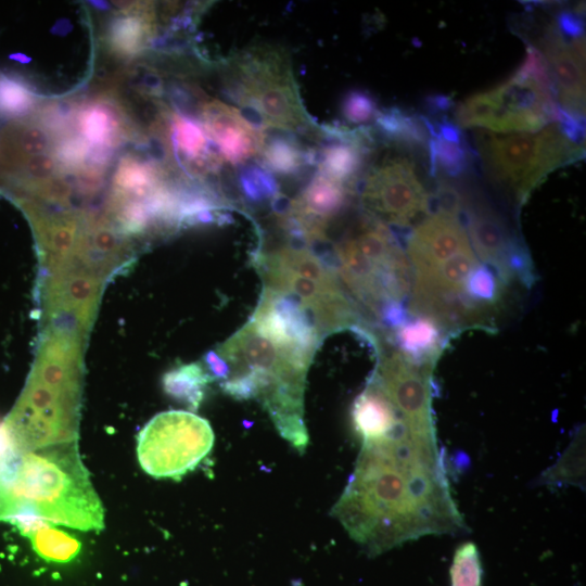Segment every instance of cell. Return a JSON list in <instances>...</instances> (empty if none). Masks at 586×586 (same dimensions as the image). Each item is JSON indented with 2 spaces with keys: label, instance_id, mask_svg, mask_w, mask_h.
Instances as JSON below:
<instances>
[{
  "label": "cell",
  "instance_id": "obj_31",
  "mask_svg": "<svg viewBox=\"0 0 586 586\" xmlns=\"http://www.w3.org/2000/svg\"><path fill=\"white\" fill-rule=\"evenodd\" d=\"M204 362L208 369V373L214 380L225 381L230 374V368L228 364L217 354V352L209 351L204 356Z\"/></svg>",
  "mask_w": 586,
  "mask_h": 586
},
{
  "label": "cell",
  "instance_id": "obj_20",
  "mask_svg": "<svg viewBox=\"0 0 586 586\" xmlns=\"http://www.w3.org/2000/svg\"><path fill=\"white\" fill-rule=\"evenodd\" d=\"M502 285L494 270L482 263L471 270L463 296L472 324H483L484 311L496 307L501 300Z\"/></svg>",
  "mask_w": 586,
  "mask_h": 586
},
{
  "label": "cell",
  "instance_id": "obj_11",
  "mask_svg": "<svg viewBox=\"0 0 586 586\" xmlns=\"http://www.w3.org/2000/svg\"><path fill=\"white\" fill-rule=\"evenodd\" d=\"M101 276L82 268L50 273L46 288L47 330L85 337L101 294Z\"/></svg>",
  "mask_w": 586,
  "mask_h": 586
},
{
  "label": "cell",
  "instance_id": "obj_17",
  "mask_svg": "<svg viewBox=\"0 0 586 586\" xmlns=\"http://www.w3.org/2000/svg\"><path fill=\"white\" fill-rule=\"evenodd\" d=\"M127 246L120 234L105 220L90 221L79 232L74 260L101 277L109 275L126 258Z\"/></svg>",
  "mask_w": 586,
  "mask_h": 586
},
{
  "label": "cell",
  "instance_id": "obj_5",
  "mask_svg": "<svg viewBox=\"0 0 586 586\" xmlns=\"http://www.w3.org/2000/svg\"><path fill=\"white\" fill-rule=\"evenodd\" d=\"M476 148L488 177L519 206L551 171L584 155V148L568 139L557 123L536 133L480 131Z\"/></svg>",
  "mask_w": 586,
  "mask_h": 586
},
{
  "label": "cell",
  "instance_id": "obj_22",
  "mask_svg": "<svg viewBox=\"0 0 586 586\" xmlns=\"http://www.w3.org/2000/svg\"><path fill=\"white\" fill-rule=\"evenodd\" d=\"M430 131L428 155L430 173L432 176L442 169L448 176L457 177L468 170L471 162V152L461 133L444 136Z\"/></svg>",
  "mask_w": 586,
  "mask_h": 586
},
{
  "label": "cell",
  "instance_id": "obj_8",
  "mask_svg": "<svg viewBox=\"0 0 586 586\" xmlns=\"http://www.w3.org/2000/svg\"><path fill=\"white\" fill-rule=\"evenodd\" d=\"M240 102L269 127L296 130L307 125L290 62L277 49H258L237 62Z\"/></svg>",
  "mask_w": 586,
  "mask_h": 586
},
{
  "label": "cell",
  "instance_id": "obj_7",
  "mask_svg": "<svg viewBox=\"0 0 586 586\" xmlns=\"http://www.w3.org/2000/svg\"><path fill=\"white\" fill-rule=\"evenodd\" d=\"M215 435L209 422L184 410L155 415L137 436L141 469L155 479L180 480L211 453Z\"/></svg>",
  "mask_w": 586,
  "mask_h": 586
},
{
  "label": "cell",
  "instance_id": "obj_26",
  "mask_svg": "<svg viewBox=\"0 0 586 586\" xmlns=\"http://www.w3.org/2000/svg\"><path fill=\"white\" fill-rule=\"evenodd\" d=\"M240 183L245 198L254 203L269 198L276 200L279 194L275 179L266 170L255 166L241 174Z\"/></svg>",
  "mask_w": 586,
  "mask_h": 586
},
{
  "label": "cell",
  "instance_id": "obj_21",
  "mask_svg": "<svg viewBox=\"0 0 586 586\" xmlns=\"http://www.w3.org/2000/svg\"><path fill=\"white\" fill-rule=\"evenodd\" d=\"M375 123L390 141L408 148L428 150L430 131L425 118L397 107L378 111Z\"/></svg>",
  "mask_w": 586,
  "mask_h": 586
},
{
  "label": "cell",
  "instance_id": "obj_28",
  "mask_svg": "<svg viewBox=\"0 0 586 586\" xmlns=\"http://www.w3.org/2000/svg\"><path fill=\"white\" fill-rule=\"evenodd\" d=\"M28 103L27 90L22 85L3 78L0 80V111L21 112Z\"/></svg>",
  "mask_w": 586,
  "mask_h": 586
},
{
  "label": "cell",
  "instance_id": "obj_24",
  "mask_svg": "<svg viewBox=\"0 0 586 586\" xmlns=\"http://www.w3.org/2000/svg\"><path fill=\"white\" fill-rule=\"evenodd\" d=\"M268 169L279 174H293L305 161L302 149L292 139L281 136L265 139L259 154Z\"/></svg>",
  "mask_w": 586,
  "mask_h": 586
},
{
  "label": "cell",
  "instance_id": "obj_9",
  "mask_svg": "<svg viewBox=\"0 0 586 586\" xmlns=\"http://www.w3.org/2000/svg\"><path fill=\"white\" fill-rule=\"evenodd\" d=\"M361 202L373 216L397 228H408L429 213L431 196L413 160L392 153L367 173Z\"/></svg>",
  "mask_w": 586,
  "mask_h": 586
},
{
  "label": "cell",
  "instance_id": "obj_12",
  "mask_svg": "<svg viewBox=\"0 0 586 586\" xmlns=\"http://www.w3.org/2000/svg\"><path fill=\"white\" fill-rule=\"evenodd\" d=\"M544 56L552 78L560 109L571 116L585 115V39L566 38L550 26L542 40Z\"/></svg>",
  "mask_w": 586,
  "mask_h": 586
},
{
  "label": "cell",
  "instance_id": "obj_6",
  "mask_svg": "<svg viewBox=\"0 0 586 586\" xmlns=\"http://www.w3.org/2000/svg\"><path fill=\"white\" fill-rule=\"evenodd\" d=\"M82 385L29 375L5 428L18 454L76 443Z\"/></svg>",
  "mask_w": 586,
  "mask_h": 586
},
{
  "label": "cell",
  "instance_id": "obj_27",
  "mask_svg": "<svg viewBox=\"0 0 586 586\" xmlns=\"http://www.w3.org/2000/svg\"><path fill=\"white\" fill-rule=\"evenodd\" d=\"M342 112L347 120L359 124L371 119L378 111L375 101L368 92L353 90L345 95Z\"/></svg>",
  "mask_w": 586,
  "mask_h": 586
},
{
  "label": "cell",
  "instance_id": "obj_30",
  "mask_svg": "<svg viewBox=\"0 0 586 586\" xmlns=\"http://www.w3.org/2000/svg\"><path fill=\"white\" fill-rule=\"evenodd\" d=\"M556 27L569 39L584 37V22L581 15L572 12H562L557 16Z\"/></svg>",
  "mask_w": 586,
  "mask_h": 586
},
{
  "label": "cell",
  "instance_id": "obj_2",
  "mask_svg": "<svg viewBox=\"0 0 586 586\" xmlns=\"http://www.w3.org/2000/svg\"><path fill=\"white\" fill-rule=\"evenodd\" d=\"M217 354L228 364L229 375L249 373L254 379L258 390L256 400L280 435L303 454L308 445L304 390L314 354L272 342L251 321L219 345Z\"/></svg>",
  "mask_w": 586,
  "mask_h": 586
},
{
  "label": "cell",
  "instance_id": "obj_18",
  "mask_svg": "<svg viewBox=\"0 0 586 586\" xmlns=\"http://www.w3.org/2000/svg\"><path fill=\"white\" fill-rule=\"evenodd\" d=\"M399 353L412 364L433 368L444 341L443 329L425 317H413L395 330Z\"/></svg>",
  "mask_w": 586,
  "mask_h": 586
},
{
  "label": "cell",
  "instance_id": "obj_3",
  "mask_svg": "<svg viewBox=\"0 0 586 586\" xmlns=\"http://www.w3.org/2000/svg\"><path fill=\"white\" fill-rule=\"evenodd\" d=\"M7 492L14 506L33 507L48 523L86 532L104 527V510L77 443L22 454Z\"/></svg>",
  "mask_w": 586,
  "mask_h": 586
},
{
  "label": "cell",
  "instance_id": "obj_10",
  "mask_svg": "<svg viewBox=\"0 0 586 586\" xmlns=\"http://www.w3.org/2000/svg\"><path fill=\"white\" fill-rule=\"evenodd\" d=\"M432 369L419 367L398 351L384 355L372 378L415 436L436 441L432 410Z\"/></svg>",
  "mask_w": 586,
  "mask_h": 586
},
{
  "label": "cell",
  "instance_id": "obj_14",
  "mask_svg": "<svg viewBox=\"0 0 586 586\" xmlns=\"http://www.w3.org/2000/svg\"><path fill=\"white\" fill-rule=\"evenodd\" d=\"M201 114L221 160L234 165L259 154L266 137L238 109L212 100L203 104Z\"/></svg>",
  "mask_w": 586,
  "mask_h": 586
},
{
  "label": "cell",
  "instance_id": "obj_25",
  "mask_svg": "<svg viewBox=\"0 0 586 586\" xmlns=\"http://www.w3.org/2000/svg\"><path fill=\"white\" fill-rule=\"evenodd\" d=\"M482 563L476 545L461 544L455 551L450 566V586H482Z\"/></svg>",
  "mask_w": 586,
  "mask_h": 586
},
{
  "label": "cell",
  "instance_id": "obj_15",
  "mask_svg": "<svg viewBox=\"0 0 586 586\" xmlns=\"http://www.w3.org/2000/svg\"><path fill=\"white\" fill-rule=\"evenodd\" d=\"M464 206L468 237L475 256L492 268L502 283L510 284L509 260L523 242L512 234L492 206L481 202Z\"/></svg>",
  "mask_w": 586,
  "mask_h": 586
},
{
  "label": "cell",
  "instance_id": "obj_29",
  "mask_svg": "<svg viewBox=\"0 0 586 586\" xmlns=\"http://www.w3.org/2000/svg\"><path fill=\"white\" fill-rule=\"evenodd\" d=\"M377 316L380 318L383 326L394 330L400 328L409 320V311L405 307L404 302L394 300L382 303Z\"/></svg>",
  "mask_w": 586,
  "mask_h": 586
},
{
  "label": "cell",
  "instance_id": "obj_19",
  "mask_svg": "<svg viewBox=\"0 0 586 586\" xmlns=\"http://www.w3.org/2000/svg\"><path fill=\"white\" fill-rule=\"evenodd\" d=\"M214 378L199 362L180 365L162 377L164 393L171 399L186 405L191 412L199 409L205 391Z\"/></svg>",
  "mask_w": 586,
  "mask_h": 586
},
{
  "label": "cell",
  "instance_id": "obj_1",
  "mask_svg": "<svg viewBox=\"0 0 586 586\" xmlns=\"http://www.w3.org/2000/svg\"><path fill=\"white\" fill-rule=\"evenodd\" d=\"M331 515L371 556L464 528L443 460L374 446H361Z\"/></svg>",
  "mask_w": 586,
  "mask_h": 586
},
{
  "label": "cell",
  "instance_id": "obj_23",
  "mask_svg": "<svg viewBox=\"0 0 586 586\" xmlns=\"http://www.w3.org/2000/svg\"><path fill=\"white\" fill-rule=\"evenodd\" d=\"M27 537H29L37 555L51 562H69L79 553L81 547L79 540L74 536L50 526L49 523L37 528Z\"/></svg>",
  "mask_w": 586,
  "mask_h": 586
},
{
  "label": "cell",
  "instance_id": "obj_4",
  "mask_svg": "<svg viewBox=\"0 0 586 586\" xmlns=\"http://www.w3.org/2000/svg\"><path fill=\"white\" fill-rule=\"evenodd\" d=\"M542 53L528 46L526 58L508 80L464 100L456 111L462 127H484L497 132L536 131L556 123L559 105Z\"/></svg>",
  "mask_w": 586,
  "mask_h": 586
},
{
  "label": "cell",
  "instance_id": "obj_16",
  "mask_svg": "<svg viewBox=\"0 0 586 586\" xmlns=\"http://www.w3.org/2000/svg\"><path fill=\"white\" fill-rule=\"evenodd\" d=\"M351 416L361 445L383 441L403 424L397 410L372 377L355 398Z\"/></svg>",
  "mask_w": 586,
  "mask_h": 586
},
{
  "label": "cell",
  "instance_id": "obj_13",
  "mask_svg": "<svg viewBox=\"0 0 586 586\" xmlns=\"http://www.w3.org/2000/svg\"><path fill=\"white\" fill-rule=\"evenodd\" d=\"M469 250H472L469 237L459 218L434 212L409 233L406 257L411 275H420Z\"/></svg>",
  "mask_w": 586,
  "mask_h": 586
}]
</instances>
